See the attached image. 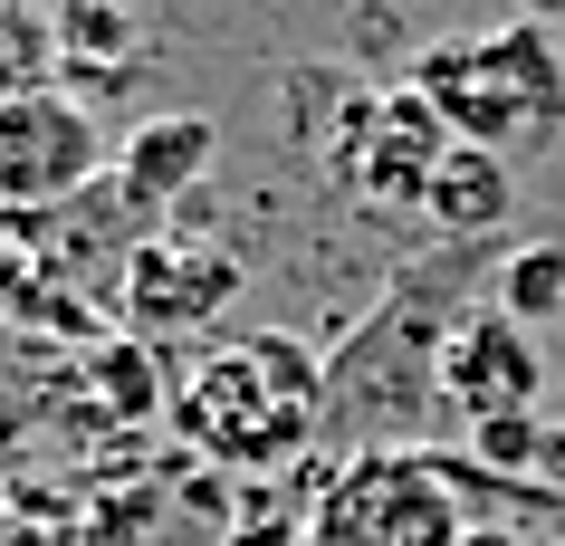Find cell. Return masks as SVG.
Instances as JSON below:
<instances>
[{
    "instance_id": "cell-2",
    "label": "cell",
    "mask_w": 565,
    "mask_h": 546,
    "mask_svg": "<svg viewBox=\"0 0 565 546\" xmlns=\"http://www.w3.org/2000/svg\"><path fill=\"white\" fill-rule=\"evenodd\" d=\"M413 96H431V116L450 125V144L479 153H527L546 135H565V58L536 20L508 30H470V39H431L403 77Z\"/></svg>"
},
{
    "instance_id": "cell-12",
    "label": "cell",
    "mask_w": 565,
    "mask_h": 546,
    "mask_svg": "<svg viewBox=\"0 0 565 546\" xmlns=\"http://www.w3.org/2000/svg\"><path fill=\"white\" fill-rule=\"evenodd\" d=\"M67 58L87 49V58H106V77H116L125 58H135V20H125L116 0H67V39H58Z\"/></svg>"
},
{
    "instance_id": "cell-13",
    "label": "cell",
    "mask_w": 565,
    "mask_h": 546,
    "mask_svg": "<svg viewBox=\"0 0 565 546\" xmlns=\"http://www.w3.org/2000/svg\"><path fill=\"white\" fill-rule=\"evenodd\" d=\"M527 10H536V30H546V20H565V0H527Z\"/></svg>"
},
{
    "instance_id": "cell-4",
    "label": "cell",
    "mask_w": 565,
    "mask_h": 546,
    "mask_svg": "<svg viewBox=\"0 0 565 546\" xmlns=\"http://www.w3.org/2000/svg\"><path fill=\"white\" fill-rule=\"evenodd\" d=\"M460 480L441 451H355L307 508V546H460L479 527Z\"/></svg>"
},
{
    "instance_id": "cell-6",
    "label": "cell",
    "mask_w": 565,
    "mask_h": 546,
    "mask_svg": "<svg viewBox=\"0 0 565 546\" xmlns=\"http://www.w3.org/2000/svg\"><path fill=\"white\" fill-rule=\"evenodd\" d=\"M441 403H450V422H470V431L527 422L536 403H546V355H536V335L479 298L470 317L450 326V345H441Z\"/></svg>"
},
{
    "instance_id": "cell-9",
    "label": "cell",
    "mask_w": 565,
    "mask_h": 546,
    "mask_svg": "<svg viewBox=\"0 0 565 546\" xmlns=\"http://www.w3.org/2000/svg\"><path fill=\"white\" fill-rule=\"evenodd\" d=\"M211 153H221L211 116H153L145 135H125V153H116V202L125 212H163V202H182V192L211 173Z\"/></svg>"
},
{
    "instance_id": "cell-7",
    "label": "cell",
    "mask_w": 565,
    "mask_h": 546,
    "mask_svg": "<svg viewBox=\"0 0 565 546\" xmlns=\"http://www.w3.org/2000/svg\"><path fill=\"white\" fill-rule=\"evenodd\" d=\"M441 153H450V125L431 116V96L393 87V96H374L355 116V135L335 144V173L355 182L364 202H422L431 173H441Z\"/></svg>"
},
{
    "instance_id": "cell-1",
    "label": "cell",
    "mask_w": 565,
    "mask_h": 546,
    "mask_svg": "<svg viewBox=\"0 0 565 546\" xmlns=\"http://www.w3.org/2000/svg\"><path fill=\"white\" fill-rule=\"evenodd\" d=\"M499 259L508 249L450 240V249H431V259H413L393 278L374 298V317L327 355V413H317V431L355 441V451H413L403 431L441 403V345L470 317V288L499 278Z\"/></svg>"
},
{
    "instance_id": "cell-5",
    "label": "cell",
    "mask_w": 565,
    "mask_h": 546,
    "mask_svg": "<svg viewBox=\"0 0 565 546\" xmlns=\"http://www.w3.org/2000/svg\"><path fill=\"white\" fill-rule=\"evenodd\" d=\"M106 173V135H96L87 96L10 87L0 96V212H58Z\"/></svg>"
},
{
    "instance_id": "cell-3",
    "label": "cell",
    "mask_w": 565,
    "mask_h": 546,
    "mask_svg": "<svg viewBox=\"0 0 565 546\" xmlns=\"http://www.w3.org/2000/svg\"><path fill=\"white\" fill-rule=\"evenodd\" d=\"M327 413V364L307 355L298 335H231L211 345V364L182 394V431L231 470H288L317 441Z\"/></svg>"
},
{
    "instance_id": "cell-8",
    "label": "cell",
    "mask_w": 565,
    "mask_h": 546,
    "mask_svg": "<svg viewBox=\"0 0 565 546\" xmlns=\"http://www.w3.org/2000/svg\"><path fill=\"white\" fill-rule=\"evenodd\" d=\"M239 298V249L221 240H145L125 259V317L153 335H192Z\"/></svg>"
},
{
    "instance_id": "cell-10",
    "label": "cell",
    "mask_w": 565,
    "mask_h": 546,
    "mask_svg": "<svg viewBox=\"0 0 565 546\" xmlns=\"http://www.w3.org/2000/svg\"><path fill=\"white\" fill-rule=\"evenodd\" d=\"M508 163L499 153H479V144H450L441 153V173H431V192H422V212L441 221L450 240H479V231H499L508 221Z\"/></svg>"
},
{
    "instance_id": "cell-11",
    "label": "cell",
    "mask_w": 565,
    "mask_h": 546,
    "mask_svg": "<svg viewBox=\"0 0 565 546\" xmlns=\"http://www.w3.org/2000/svg\"><path fill=\"white\" fill-rule=\"evenodd\" d=\"M489 307L499 317H518V326H546V317H565V240H518L499 259V278H489Z\"/></svg>"
}]
</instances>
